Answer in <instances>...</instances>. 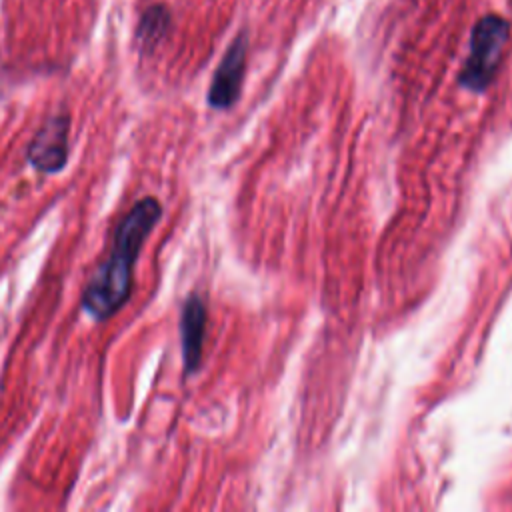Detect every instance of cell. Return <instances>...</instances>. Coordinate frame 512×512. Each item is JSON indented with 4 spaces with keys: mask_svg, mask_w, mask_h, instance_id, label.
<instances>
[{
    "mask_svg": "<svg viewBox=\"0 0 512 512\" xmlns=\"http://www.w3.org/2000/svg\"><path fill=\"white\" fill-rule=\"evenodd\" d=\"M246 46V36L238 34L228 46L224 58L220 60L208 90V102L212 108L224 110L238 100L246 68Z\"/></svg>",
    "mask_w": 512,
    "mask_h": 512,
    "instance_id": "obj_4",
    "label": "cell"
},
{
    "mask_svg": "<svg viewBox=\"0 0 512 512\" xmlns=\"http://www.w3.org/2000/svg\"><path fill=\"white\" fill-rule=\"evenodd\" d=\"M168 28H170V12L164 6H150L142 14L138 30H136L140 48L146 52L154 50L168 34Z\"/></svg>",
    "mask_w": 512,
    "mask_h": 512,
    "instance_id": "obj_6",
    "label": "cell"
},
{
    "mask_svg": "<svg viewBox=\"0 0 512 512\" xmlns=\"http://www.w3.org/2000/svg\"><path fill=\"white\" fill-rule=\"evenodd\" d=\"M204 332H206V306L196 294H192L184 302L182 316H180L182 352H184V366L188 374L194 372L202 360Z\"/></svg>",
    "mask_w": 512,
    "mask_h": 512,
    "instance_id": "obj_5",
    "label": "cell"
},
{
    "mask_svg": "<svg viewBox=\"0 0 512 512\" xmlns=\"http://www.w3.org/2000/svg\"><path fill=\"white\" fill-rule=\"evenodd\" d=\"M160 214V202L146 196L120 220L106 262L94 272L82 292V308L92 318L106 320L114 316L130 298L134 264Z\"/></svg>",
    "mask_w": 512,
    "mask_h": 512,
    "instance_id": "obj_1",
    "label": "cell"
},
{
    "mask_svg": "<svg viewBox=\"0 0 512 512\" xmlns=\"http://www.w3.org/2000/svg\"><path fill=\"white\" fill-rule=\"evenodd\" d=\"M68 130L70 118L66 114H56L36 132L28 144L26 158L38 172L54 174L64 168L68 158Z\"/></svg>",
    "mask_w": 512,
    "mask_h": 512,
    "instance_id": "obj_3",
    "label": "cell"
},
{
    "mask_svg": "<svg viewBox=\"0 0 512 512\" xmlns=\"http://www.w3.org/2000/svg\"><path fill=\"white\" fill-rule=\"evenodd\" d=\"M508 32V22L496 14H488L476 22L470 34V54L458 76L464 88L482 92L490 86L498 72Z\"/></svg>",
    "mask_w": 512,
    "mask_h": 512,
    "instance_id": "obj_2",
    "label": "cell"
}]
</instances>
